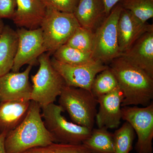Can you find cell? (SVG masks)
<instances>
[{
    "label": "cell",
    "mask_w": 153,
    "mask_h": 153,
    "mask_svg": "<svg viewBox=\"0 0 153 153\" xmlns=\"http://www.w3.org/2000/svg\"><path fill=\"white\" fill-rule=\"evenodd\" d=\"M79 0H43L47 7L73 13Z\"/></svg>",
    "instance_id": "26"
},
{
    "label": "cell",
    "mask_w": 153,
    "mask_h": 153,
    "mask_svg": "<svg viewBox=\"0 0 153 153\" xmlns=\"http://www.w3.org/2000/svg\"><path fill=\"white\" fill-rule=\"evenodd\" d=\"M122 0H102L105 7L107 16L109 15L112 9Z\"/></svg>",
    "instance_id": "28"
},
{
    "label": "cell",
    "mask_w": 153,
    "mask_h": 153,
    "mask_svg": "<svg viewBox=\"0 0 153 153\" xmlns=\"http://www.w3.org/2000/svg\"><path fill=\"white\" fill-rule=\"evenodd\" d=\"M79 26L74 14L47 7L40 27L47 53L53 55L58 48L66 44Z\"/></svg>",
    "instance_id": "5"
},
{
    "label": "cell",
    "mask_w": 153,
    "mask_h": 153,
    "mask_svg": "<svg viewBox=\"0 0 153 153\" xmlns=\"http://www.w3.org/2000/svg\"><path fill=\"white\" fill-rule=\"evenodd\" d=\"M16 31L19 44L12 71L19 72L26 64L32 66L38 64V58L47 50L41 28L29 30L22 27Z\"/></svg>",
    "instance_id": "9"
},
{
    "label": "cell",
    "mask_w": 153,
    "mask_h": 153,
    "mask_svg": "<svg viewBox=\"0 0 153 153\" xmlns=\"http://www.w3.org/2000/svg\"><path fill=\"white\" fill-rule=\"evenodd\" d=\"M7 134V132L6 131L2 132L0 133V153H7L4 143Z\"/></svg>",
    "instance_id": "29"
},
{
    "label": "cell",
    "mask_w": 153,
    "mask_h": 153,
    "mask_svg": "<svg viewBox=\"0 0 153 153\" xmlns=\"http://www.w3.org/2000/svg\"><path fill=\"white\" fill-rule=\"evenodd\" d=\"M23 153H91L83 144H68L53 143L45 146L28 150Z\"/></svg>",
    "instance_id": "25"
},
{
    "label": "cell",
    "mask_w": 153,
    "mask_h": 153,
    "mask_svg": "<svg viewBox=\"0 0 153 153\" xmlns=\"http://www.w3.org/2000/svg\"><path fill=\"white\" fill-rule=\"evenodd\" d=\"M123 94L119 86L97 98L99 104L95 119L98 128H116L120 125Z\"/></svg>",
    "instance_id": "12"
},
{
    "label": "cell",
    "mask_w": 153,
    "mask_h": 153,
    "mask_svg": "<svg viewBox=\"0 0 153 153\" xmlns=\"http://www.w3.org/2000/svg\"><path fill=\"white\" fill-rule=\"evenodd\" d=\"M32 67L28 65L23 72L10 71L0 76V102L22 99L31 100L32 86L29 75Z\"/></svg>",
    "instance_id": "11"
},
{
    "label": "cell",
    "mask_w": 153,
    "mask_h": 153,
    "mask_svg": "<svg viewBox=\"0 0 153 153\" xmlns=\"http://www.w3.org/2000/svg\"><path fill=\"white\" fill-rule=\"evenodd\" d=\"M118 86L116 77L108 67L96 76L91 85V92L97 98L109 93Z\"/></svg>",
    "instance_id": "21"
},
{
    "label": "cell",
    "mask_w": 153,
    "mask_h": 153,
    "mask_svg": "<svg viewBox=\"0 0 153 153\" xmlns=\"http://www.w3.org/2000/svg\"><path fill=\"white\" fill-rule=\"evenodd\" d=\"M4 27V24L2 20H0V36H1Z\"/></svg>",
    "instance_id": "30"
},
{
    "label": "cell",
    "mask_w": 153,
    "mask_h": 153,
    "mask_svg": "<svg viewBox=\"0 0 153 153\" xmlns=\"http://www.w3.org/2000/svg\"><path fill=\"white\" fill-rule=\"evenodd\" d=\"M122 7L118 3L94 33V59L107 65L121 55L118 41L117 24Z\"/></svg>",
    "instance_id": "7"
},
{
    "label": "cell",
    "mask_w": 153,
    "mask_h": 153,
    "mask_svg": "<svg viewBox=\"0 0 153 153\" xmlns=\"http://www.w3.org/2000/svg\"><path fill=\"white\" fill-rule=\"evenodd\" d=\"M73 14L80 27L93 33L107 17L102 0H79Z\"/></svg>",
    "instance_id": "16"
},
{
    "label": "cell",
    "mask_w": 153,
    "mask_h": 153,
    "mask_svg": "<svg viewBox=\"0 0 153 153\" xmlns=\"http://www.w3.org/2000/svg\"><path fill=\"white\" fill-rule=\"evenodd\" d=\"M0 133H1V132H0Z\"/></svg>",
    "instance_id": "31"
},
{
    "label": "cell",
    "mask_w": 153,
    "mask_h": 153,
    "mask_svg": "<svg viewBox=\"0 0 153 153\" xmlns=\"http://www.w3.org/2000/svg\"><path fill=\"white\" fill-rule=\"evenodd\" d=\"M119 3L143 23L153 18V0H122Z\"/></svg>",
    "instance_id": "23"
},
{
    "label": "cell",
    "mask_w": 153,
    "mask_h": 153,
    "mask_svg": "<svg viewBox=\"0 0 153 153\" xmlns=\"http://www.w3.org/2000/svg\"><path fill=\"white\" fill-rule=\"evenodd\" d=\"M153 27L144 23L130 11L122 8L117 24L118 41L121 53L128 50L143 33Z\"/></svg>",
    "instance_id": "14"
},
{
    "label": "cell",
    "mask_w": 153,
    "mask_h": 153,
    "mask_svg": "<svg viewBox=\"0 0 153 153\" xmlns=\"http://www.w3.org/2000/svg\"><path fill=\"white\" fill-rule=\"evenodd\" d=\"M120 56L153 78V27L143 33Z\"/></svg>",
    "instance_id": "13"
},
{
    "label": "cell",
    "mask_w": 153,
    "mask_h": 153,
    "mask_svg": "<svg viewBox=\"0 0 153 153\" xmlns=\"http://www.w3.org/2000/svg\"><path fill=\"white\" fill-rule=\"evenodd\" d=\"M18 44L16 31L9 25H5L0 36V76L12 71Z\"/></svg>",
    "instance_id": "18"
},
{
    "label": "cell",
    "mask_w": 153,
    "mask_h": 153,
    "mask_svg": "<svg viewBox=\"0 0 153 153\" xmlns=\"http://www.w3.org/2000/svg\"><path fill=\"white\" fill-rule=\"evenodd\" d=\"M123 94L121 106L141 105L147 106L153 99V78L121 56L109 63Z\"/></svg>",
    "instance_id": "2"
},
{
    "label": "cell",
    "mask_w": 153,
    "mask_h": 153,
    "mask_svg": "<svg viewBox=\"0 0 153 153\" xmlns=\"http://www.w3.org/2000/svg\"><path fill=\"white\" fill-rule=\"evenodd\" d=\"M58 103L73 123L93 128L98 102L90 91L66 85L59 95Z\"/></svg>",
    "instance_id": "3"
},
{
    "label": "cell",
    "mask_w": 153,
    "mask_h": 153,
    "mask_svg": "<svg viewBox=\"0 0 153 153\" xmlns=\"http://www.w3.org/2000/svg\"><path fill=\"white\" fill-rule=\"evenodd\" d=\"M94 36L93 32L79 26L66 44L82 52L92 53Z\"/></svg>",
    "instance_id": "24"
},
{
    "label": "cell",
    "mask_w": 153,
    "mask_h": 153,
    "mask_svg": "<svg viewBox=\"0 0 153 153\" xmlns=\"http://www.w3.org/2000/svg\"><path fill=\"white\" fill-rule=\"evenodd\" d=\"M31 100L22 99L0 102V132L14 129L27 115Z\"/></svg>",
    "instance_id": "17"
},
{
    "label": "cell",
    "mask_w": 153,
    "mask_h": 153,
    "mask_svg": "<svg viewBox=\"0 0 153 153\" xmlns=\"http://www.w3.org/2000/svg\"><path fill=\"white\" fill-rule=\"evenodd\" d=\"M53 55L56 60L71 65H85L96 61L92 53L82 52L66 44L58 48Z\"/></svg>",
    "instance_id": "20"
},
{
    "label": "cell",
    "mask_w": 153,
    "mask_h": 153,
    "mask_svg": "<svg viewBox=\"0 0 153 153\" xmlns=\"http://www.w3.org/2000/svg\"><path fill=\"white\" fill-rule=\"evenodd\" d=\"M51 61L52 66L63 77L66 85L90 91L97 75L109 67L98 60L82 65H69L60 62L53 57Z\"/></svg>",
    "instance_id": "10"
},
{
    "label": "cell",
    "mask_w": 153,
    "mask_h": 153,
    "mask_svg": "<svg viewBox=\"0 0 153 153\" xmlns=\"http://www.w3.org/2000/svg\"><path fill=\"white\" fill-rule=\"evenodd\" d=\"M50 55L44 53L39 57V69L31 76V100L37 102L41 108L54 103L66 85L63 77L52 66Z\"/></svg>",
    "instance_id": "4"
},
{
    "label": "cell",
    "mask_w": 153,
    "mask_h": 153,
    "mask_svg": "<svg viewBox=\"0 0 153 153\" xmlns=\"http://www.w3.org/2000/svg\"><path fill=\"white\" fill-rule=\"evenodd\" d=\"M17 8L12 20L17 27L34 30L40 27L47 7L43 0H16Z\"/></svg>",
    "instance_id": "15"
},
{
    "label": "cell",
    "mask_w": 153,
    "mask_h": 153,
    "mask_svg": "<svg viewBox=\"0 0 153 153\" xmlns=\"http://www.w3.org/2000/svg\"><path fill=\"white\" fill-rule=\"evenodd\" d=\"M41 109L44 125L55 143L81 144L90 135L92 130L68 121L62 115L64 111L60 105L51 103Z\"/></svg>",
    "instance_id": "6"
},
{
    "label": "cell",
    "mask_w": 153,
    "mask_h": 153,
    "mask_svg": "<svg viewBox=\"0 0 153 153\" xmlns=\"http://www.w3.org/2000/svg\"><path fill=\"white\" fill-rule=\"evenodd\" d=\"M16 8V0H0V20H12Z\"/></svg>",
    "instance_id": "27"
},
{
    "label": "cell",
    "mask_w": 153,
    "mask_h": 153,
    "mask_svg": "<svg viewBox=\"0 0 153 153\" xmlns=\"http://www.w3.org/2000/svg\"><path fill=\"white\" fill-rule=\"evenodd\" d=\"M135 137L133 128L126 121L113 134L115 153H129L132 149Z\"/></svg>",
    "instance_id": "22"
},
{
    "label": "cell",
    "mask_w": 153,
    "mask_h": 153,
    "mask_svg": "<svg viewBox=\"0 0 153 153\" xmlns=\"http://www.w3.org/2000/svg\"><path fill=\"white\" fill-rule=\"evenodd\" d=\"M122 119L128 122L137 136V153H152L153 102L143 108L125 106L121 108Z\"/></svg>",
    "instance_id": "8"
},
{
    "label": "cell",
    "mask_w": 153,
    "mask_h": 153,
    "mask_svg": "<svg viewBox=\"0 0 153 153\" xmlns=\"http://www.w3.org/2000/svg\"><path fill=\"white\" fill-rule=\"evenodd\" d=\"M41 109L37 102L31 100L25 119L6 135V153H23L33 148L55 143V139L44 125Z\"/></svg>",
    "instance_id": "1"
},
{
    "label": "cell",
    "mask_w": 153,
    "mask_h": 153,
    "mask_svg": "<svg viewBox=\"0 0 153 153\" xmlns=\"http://www.w3.org/2000/svg\"><path fill=\"white\" fill-rule=\"evenodd\" d=\"M105 128L92 129L89 137L83 141L91 153H115L113 134Z\"/></svg>",
    "instance_id": "19"
}]
</instances>
